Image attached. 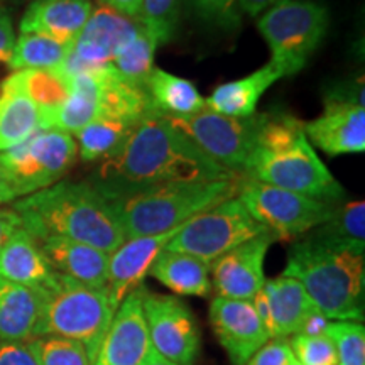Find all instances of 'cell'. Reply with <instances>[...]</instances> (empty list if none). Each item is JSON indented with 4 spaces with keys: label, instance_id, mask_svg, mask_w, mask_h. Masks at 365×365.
I'll use <instances>...</instances> for the list:
<instances>
[{
    "label": "cell",
    "instance_id": "obj_1",
    "mask_svg": "<svg viewBox=\"0 0 365 365\" xmlns=\"http://www.w3.org/2000/svg\"><path fill=\"white\" fill-rule=\"evenodd\" d=\"M240 175L213 161L161 112L150 110L117 153L100 163L90 182L107 198L190 181L234 180Z\"/></svg>",
    "mask_w": 365,
    "mask_h": 365
},
{
    "label": "cell",
    "instance_id": "obj_2",
    "mask_svg": "<svg viewBox=\"0 0 365 365\" xmlns=\"http://www.w3.org/2000/svg\"><path fill=\"white\" fill-rule=\"evenodd\" d=\"M34 239L61 237L93 245L112 254L124 244L125 234L115 210L100 191L86 182L58 181L12 207Z\"/></svg>",
    "mask_w": 365,
    "mask_h": 365
},
{
    "label": "cell",
    "instance_id": "obj_3",
    "mask_svg": "<svg viewBox=\"0 0 365 365\" xmlns=\"http://www.w3.org/2000/svg\"><path fill=\"white\" fill-rule=\"evenodd\" d=\"M242 176L325 203L345 200V190L308 140L304 122L281 110L264 112L257 145Z\"/></svg>",
    "mask_w": 365,
    "mask_h": 365
},
{
    "label": "cell",
    "instance_id": "obj_4",
    "mask_svg": "<svg viewBox=\"0 0 365 365\" xmlns=\"http://www.w3.org/2000/svg\"><path fill=\"white\" fill-rule=\"evenodd\" d=\"M282 274L298 279L328 319L364 323V252L331 247L304 237L291 247Z\"/></svg>",
    "mask_w": 365,
    "mask_h": 365
},
{
    "label": "cell",
    "instance_id": "obj_5",
    "mask_svg": "<svg viewBox=\"0 0 365 365\" xmlns=\"http://www.w3.org/2000/svg\"><path fill=\"white\" fill-rule=\"evenodd\" d=\"M242 176L220 181L170 182L105 198L112 203L125 239L163 234L205 210L239 195Z\"/></svg>",
    "mask_w": 365,
    "mask_h": 365
},
{
    "label": "cell",
    "instance_id": "obj_6",
    "mask_svg": "<svg viewBox=\"0 0 365 365\" xmlns=\"http://www.w3.org/2000/svg\"><path fill=\"white\" fill-rule=\"evenodd\" d=\"M36 293L39 319L34 336L53 335L80 341L93 362L115 314L107 287L86 286L56 272Z\"/></svg>",
    "mask_w": 365,
    "mask_h": 365
},
{
    "label": "cell",
    "instance_id": "obj_7",
    "mask_svg": "<svg viewBox=\"0 0 365 365\" xmlns=\"http://www.w3.org/2000/svg\"><path fill=\"white\" fill-rule=\"evenodd\" d=\"M330 27V14L312 0H277L257 17V29L271 49V65L282 78L294 76L309 59Z\"/></svg>",
    "mask_w": 365,
    "mask_h": 365
},
{
    "label": "cell",
    "instance_id": "obj_8",
    "mask_svg": "<svg viewBox=\"0 0 365 365\" xmlns=\"http://www.w3.org/2000/svg\"><path fill=\"white\" fill-rule=\"evenodd\" d=\"M76 154L78 145L71 134L38 129L0 153V168L17 200L56 185L73 166Z\"/></svg>",
    "mask_w": 365,
    "mask_h": 365
},
{
    "label": "cell",
    "instance_id": "obj_9",
    "mask_svg": "<svg viewBox=\"0 0 365 365\" xmlns=\"http://www.w3.org/2000/svg\"><path fill=\"white\" fill-rule=\"evenodd\" d=\"M267 232L237 196L190 218L166 245V250L193 255L212 264L228 250Z\"/></svg>",
    "mask_w": 365,
    "mask_h": 365
},
{
    "label": "cell",
    "instance_id": "obj_10",
    "mask_svg": "<svg viewBox=\"0 0 365 365\" xmlns=\"http://www.w3.org/2000/svg\"><path fill=\"white\" fill-rule=\"evenodd\" d=\"M237 198L277 240L294 239L322 225L335 205L242 176Z\"/></svg>",
    "mask_w": 365,
    "mask_h": 365
},
{
    "label": "cell",
    "instance_id": "obj_11",
    "mask_svg": "<svg viewBox=\"0 0 365 365\" xmlns=\"http://www.w3.org/2000/svg\"><path fill=\"white\" fill-rule=\"evenodd\" d=\"M166 118L213 161L242 176L245 164L257 145L264 113H254L250 117H227L205 107L193 115H166Z\"/></svg>",
    "mask_w": 365,
    "mask_h": 365
},
{
    "label": "cell",
    "instance_id": "obj_12",
    "mask_svg": "<svg viewBox=\"0 0 365 365\" xmlns=\"http://www.w3.org/2000/svg\"><path fill=\"white\" fill-rule=\"evenodd\" d=\"M140 27V21L105 6L93 9L78 38L71 44L66 59L56 70L63 76L107 70L117 54L135 38Z\"/></svg>",
    "mask_w": 365,
    "mask_h": 365
},
{
    "label": "cell",
    "instance_id": "obj_13",
    "mask_svg": "<svg viewBox=\"0 0 365 365\" xmlns=\"http://www.w3.org/2000/svg\"><path fill=\"white\" fill-rule=\"evenodd\" d=\"M144 314L153 349L178 365H193L200 354L202 333L188 304L176 296L148 291Z\"/></svg>",
    "mask_w": 365,
    "mask_h": 365
},
{
    "label": "cell",
    "instance_id": "obj_14",
    "mask_svg": "<svg viewBox=\"0 0 365 365\" xmlns=\"http://www.w3.org/2000/svg\"><path fill=\"white\" fill-rule=\"evenodd\" d=\"M144 284L127 294L113 314L91 365H144L153 352L144 314Z\"/></svg>",
    "mask_w": 365,
    "mask_h": 365
},
{
    "label": "cell",
    "instance_id": "obj_15",
    "mask_svg": "<svg viewBox=\"0 0 365 365\" xmlns=\"http://www.w3.org/2000/svg\"><path fill=\"white\" fill-rule=\"evenodd\" d=\"M277 239L271 232L254 237L239 247L228 250L210 264L212 287L217 296L230 299H252L264 286V262L271 245Z\"/></svg>",
    "mask_w": 365,
    "mask_h": 365
},
{
    "label": "cell",
    "instance_id": "obj_16",
    "mask_svg": "<svg viewBox=\"0 0 365 365\" xmlns=\"http://www.w3.org/2000/svg\"><path fill=\"white\" fill-rule=\"evenodd\" d=\"M210 325L232 365H245L269 340L250 299L217 296L210 304Z\"/></svg>",
    "mask_w": 365,
    "mask_h": 365
},
{
    "label": "cell",
    "instance_id": "obj_17",
    "mask_svg": "<svg viewBox=\"0 0 365 365\" xmlns=\"http://www.w3.org/2000/svg\"><path fill=\"white\" fill-rule=\"evenodd\" d=\"M182 225L163 232V234L125 239L124 244L118 245L110 254L107 286L105 287H107L108 298H110L115 312L127 294H130L132 291L144 284L145 276H149L150 267L156 262L159 254L166 249V245L181 230Z\"/></svg>",
    "mask_w": 365,
    "mask_h": 365
},
{
    "label": "cell",
    "instance_id": "obj_18",
    "mask_svg": "<svg viewBox=\"0 0 365 365\" xmlns=\"http://www.w3.org/2000/svg\"><path fill=\"white\" fill-rule=\"evenodd\" d=\"M308 140L328 156L365 150V107L328 95L322 115L304 124Z\"/></svg>",
    "mask_w": 365,
    "mask_h": 365
},
{
    "label": "cell",
    "instance_id": "obj_19",
    "mask_svg": "<svg viewBox=\"0 0 365 365\" xmlns=\"http://www.w3.org/2000/svg\"><path fill=\"white\" fill-rule=\"evenodd\" d=\"M108 68L98 73H80V75L65 76L70 86V95L58 108L39 115L41 129L76 134L90 122L97 120L102 110V93Z\"/></svg>",
    "mask_w": 365,
    "mask_h": 365
},
{
    "label": "cell",
    "instance_id": "obj_20",
    "mask_svg": "<svg viewBox=\"0 0 365 365\" xmlns=\"http://www.w3.org/2000/svg\"><path fill=\"white\" fill-rule=\"evenodd\" d=\"M93 9L91 0H34L21 19V34H41L73 44Z\"/></svg>",
    "mask_w": 365,
    "mask_h": 365
},
{
    "label": "cell",
    "instance_id": "obj_21",
    "mask_svg": "<svg viewBox=\"0 0 365 365\" xmlns=\"http://www.w3.org/2000/svg\"><path fill=\"white\" fill-rule=\"evenodd\" d=\"M36 240L53 271L91 287L107 286L110 254L83 242L61 237H44Z\"/></svg>",
    "mask_w": 365,
    "mask_h": 365
},
{
    "label": "cell",
    "instance_id": "obj_22",
    "mask_svg": "<svg viewBox=\"0 0 365 365\" xmlns=\"http://www.w3.org/2000/svg\"><path fill=\"white\" fill-rule=\"evenodd\" d=\"M56 271L46 261L38 240L26 228H17L0 249V279L39 289Z\"/></svg>",
    "mask_w": 365,
    "mask_h": 365
},
{
    "label": "cell",
    "instance_id": "obj_23",
    "mask_svg": "<svg viewBox=\"0 0 365 365\" xmlns=\"http://www.w3.org/2000/svg\"><path fill=\"white\" fill-rule=\"evenodd\" d=\"M281 78L279 70L267 63L244 78L217 86L205 100V107L227 117H250L255 113L262 95Z\"/></svg>",
    "mask_w": 365,
    "mask_h": 365
},
{
    "label": "cell",
    "instance_id": "obj_24",
    "mask_svg": "<svg viewBox=\"0 0 365 365\" xmlns=\"http://www.w3.org/2000/svg\"><path fill=\"white\" fill-rule=\"evenodd\" d=\"M264 291L271 304L276 339H287V336L296 335L304 319L312 313L318 312L303 284L286 274L266 279Z\"/></svg>",
    "mask_w": 365,
    "mask_h": 365
},
{
    "label": "cell",
    "instance_id": "obj_25",
    "mask_svg": "<svg viewBox=\"0 0 365 365\" xmlns=\"http://www.w3.org/2000/svg\"><path fill=\"white\" fill-rule=\"evenodd\" d=\"M149 276L178 296L207 298L212 293L210 264L188 254L164 249L150 267Z\"/></svg>",
    "mask_w": 365,
    "mask_h": 365
},
{
    "label": "cell",
    "instance_id": "obj_26",
    "mask_svg": "<svg viewBox=\"0 0 365 365\" xmlns=\"http://www.w3.org/2000/svg\"><path fill=\"white\" fill-rule=\"evenodd\" d=\"M38 319L39 296L36 289L0 279V340L34 339Z\"/></svg>",
    "mask_w": 365,
    "mask_h": 365
},
{
    "label": "cell",
    "instance_id": "obj_27",
    "mask_svg": "<svg viewBox=\"0 0 365 365\" xmlns=\"http://www.w3.org/2000/svg\"><path fill=\"white\" fill-rule=\"evenodd\" d=\"M145 91L153 110L161 112L164 115L188 117L205 108V98L193 81L173 75L161 68H154L150 71Z\"/></svg>",
    "mask_w": 365,
    "mask_h": 365
},
{
    "label": "cell",
    "instance_id": "obj_28",
    "mask_svg": "<svg viewBox=\"0 0 365 365\" xmlns=\"http://www.w3.org/2000/svg\"><path fill=\"white\" fill-rule=\"evenodd\" d=\"M308 239L364 252L365 250V202H340L333 207L331 215L322 225L308 232Z\"/></svg>",
    "mask_w": 365,
    "mask_h": 365
},
{
    "label": "cell",
    "instance_id": "obj_29",
    "mask_svg": "<svg viewBox=\"0 0 365 365\" xmlns=\"http://www.w3.org/2000/svg\"><path fill=\"white\" fill-rule=\"evenodd\" d=\"M0 90H11L24 95L38 107L39 115L58 108L70 95L68 80L54 70H19L0 85Z\"/></svg>",
    "mask_w": 365,
    "mask_h": 365
},
{
    "label": "cell",
    "instance_id": "obj_30",
    "mask_svg": "<svg viewBox=\"0 0 365 365\" xmlns=\"http://www.w3.org/2000/svg\"><path fill=\"white\" fill-rule=\"evenodd\" d=\"M137 122L100 117L76 132L78 153L85 163H102L125 143Z\"/></svg>",
    "mask_w": 365,
    "mask_h": 365
},
{
    "label": "cell",
    "instance_id": "obj_31",
    "mask_svg": "<svg viewBox=\"0 0 365 365\" xmlns=\"http://www.w3.org/2000/svg\"><path fill=\"white\" fill-rule=\"evenodd\" d=\"M41 129L38 107L24 95L0 90V153Z\"/></svg>",
    "mask_w": 365,
    "mask_h": 365
},
{
    "label": "cell",
    "instance_id": "obj_32",
    "mask_svg": "<svg viewBox=\"0 0 365 365\" xmlns=\"http://www.w3.org/2000/svg\"><path fill=\"white\" fill-rule=\"evenodd\" d=\"M71 44L41 34H21L14 46L9 66L19 70H54L65 61Z\"/></svg>",
    "mask_w": 365,
    "mask_h": 365
},
{
    "label": "cell",
    "instance_id": "obj_33",
    "mask_svg": "<svg viewBox=\"0 0 365 365\" xmlns=\"http://www.w3.org/2000/svg\"><path fill=\"white\" fill-rule=\"evenodd\" d=\"M158 48L156 38L143 26L135 38L112 61L113 75L127 83L145 88L150 71L154 70V54Z\"/></svg>",
    "mask_w": 365,
    "mask_h": 365
},
{
    "label": "cell",
    "instance_id": "obj_34",
    "mask_svg": "<svg viewBox=\"0 0 365 365\" xmlns=\"http://www.w3.org/2000/svg\"><path fill=\"white\" fill-rule=\"evenodd\" d=\"M39 365H91L88 352L80 341L65 336H34L26 341Z\"/></svg>",
    "mask_w": 365,
    "mask_h": 365
},
{
    "label": "cell",
    "instance_id": "obj_35",
    "mask_svg": "<svg viewBox=\"0 0 365 365\" xmlns=\"http://www.w3.org/2000/svg\"><path fill=\"white\" fill-rule=\"evenodd\" d=\"M180 16L181 0H143L139 21L161 46L175 38Z\"/></svg>",
    "mask_w": 365,
    "mask_h": 365
},
{
    "label": "cell",
    "instance_id": "obj_36",
    "mask_svg": "<svg viewBox=\"0 0 365 365\" xmlns=\"http://www.w3.org/2000/svg\"><path fill=\"white\" fill-rule=\"evenodd\" d=\"M325 333L336 352V365H365V327L357 322H330Z\"/></svg>",
    "mask_w": 365,
    "mask_h": 365
},
{
    "label": "cell",
    "instance_id": "obj_37",
    "mask_svg": "<svg viewBox=\"0 0 365 365\" xmlns=\"http://www.w3.org/2000/svg\"><path fill=\"white\" fill-rule=\"evenodd\" d=\"M191 11L205 24L223 31H235L242 24L239 0H188Z\"/></svg>",
    "mask_w": 365,
    "mask_h": 365
},
{
    "label": "cell",
    "instance_id": "obj_38",
    "mask_svg": "<svg viewBox=\"0 0 365 365\" xmlns=\"http://www.w3.org/2000/svg\"><path fill=\"white\" fill-rule=\"evenodd\" d=\"M294 359L303 365H336L335 345L327 333L318 336L293 335L289 341Z\"/></svg>",
    "mask_w": 365,
    "mask_h": 365
},
{
    "label": "cell",
    "instance_id": "obj_39",
    "mask_svg": "<svg viewBox=\"0 0 365 365\" xmlns=\"http://www.w3.org/2000/svg\"><path fill=\"white\" fill-rule=\"evenodd\" d=\"M293 357L289 340L269 339L245 365H287Z\"/></svg>",
    "mask_w": 365,
    "mask_h": 365
},
{
    "label": "cell",
    "instance_id": "obj_40",
    "mask_svg": "<svg viewBox=\"0 0 365 365\" xmlns=\"http://www.w3.org/2000/svg\"><path fill=\"white\" fill-rule=\"evenodd\" d=\"M0 365H39L26 341L0 340Z\"/></svg>",
    "mask_w": 365,
    "mask_h": 365
},
{
    "label": "cell",
    "instance_id": "obj_41",
    "mask_svg": "<svg viewBox=\"0 0 365 365\" xmlns=\"http://www.w3.org/2000/svg\"><path fill=\"white\" fill-rule=\"evenodd\" d=\"M14 46H16V34H14L12 19L6 9L0 7V63L9 65Z\"/></svg>",
    "mask_w": 365,
    "mask_h": 365
},
{
    "label": "cell",
    "instance_id": "obj_42",
    "mask_svg": "<svg viewBox=\"0 0 365 365\" xmlns=\"http://www.w3.org/2000/svg\"><path fill=\"white\" fill-rule=\"evenodd\" d=\"M250 301H252L255 313H257L259 319H261L264 328H266L269 339H276V328H274L271 304H269V298H267L266 291H264V286L257 291V293H255V296Z\"/></svg>",
    "mask_w": 365,
    "mask_h": 365
},
{
    "label": "cell",
    "instance_id": "obj_43",
    "mask_svg": "<svg viewBox=\"0 0 365 365\" xmlns=\"http://www.w3.org/2000/svg\"><path fill=\"white\" fill-rule=\"evenodd\" d=\"M21 227V218L12 208H0V249Z\"/></svg>",
    "mask_w": 365,
    "mask_h": 365
},
{
    "label": "cell",
    "instance_id": "obj_44",
    "mask_svg": "<svg viewBox=\"0 0 365 365\" xmlns=\"http://www.w3.org/2000/svg\"><path fill=\"white\" fill-rule=\"evenodd\" d=\"M331 319H328L325 314H322L319 312H314L309 314V317L304 319V323L301 325L299 331L296 333V335H301V336H318V335H323L327 330V327L330 325Z\"/></svg>",
    "mask_w": 365,
    "mask_h": 365
},
{
    "label": "cell",
    "instance_id": "obj_45",
    "mask_svg": "<svg viewBox=\"0 0 365 365\" xmlns=\"http://www.w3.org/2000/svg\"><path fill=\"white\" fill-rule=\"evenodd\" d=\"M100 2H102V6L112 9L122 16L139 21L143 0H100Z\"/></svg>",
    "mask_w": 365,
    "mask_h": 365
},
{
    "label": "cell",
    "instance_id": "obj_46",
    "mask_svg": "<svg viewBox=\"0 0 365 365\" xmlns=\"http://www.w3.org/2000/svg\"><path fill=\"white\" fill-rule=\"evenodd\" d=\"M276 0H239L242 14L249 17H259L261 14L272 6Z\"/></svg>",
    "mask_w": 365,
    "mask_h": 365
},
{
    "label": "cell",
    "instance_id": "obj_47",
    "mask_svg": "<svg viewBox=\"0 0 365 365\" xmlns=\"http://www.w3.org/2000/svg\"><path fill=\"white\" fill-rule=\"evenodd\" d=\"M14 200H16V196H14L11 186H9L6 180V175H4L2 168H0V205L11 203Z\"/></svg>",
    "mask_w": 365,
    "mask_h": 365
},
{
    "label": "cell",
    "instance_id": "obj_48",
    "mask_svg": "<svg viewBox=\"0 0 365 365\" xmlns=\"http://www.w3.org/2000/svg\"><path fill=\"white\" fill-rule=\"evenodd\" d=\"M144 365H178V364L171 362V360H168V359H164L163 355H159L156 352V350H153V352L149 354L148 360L144 362Z\"/></svg>",
    "mask_w": 365,
    "mask_h": 365
},
{
    "label": "cell",
    "instance_id": "obj_49",
    "mask_svg": "<svg viewBox=\"0 0 365 365\" xmlns=\"http://www.w3.org/2000/svg\"><path fill=\"white\" fill-rule=\"evenodd\" d=\"M24 2V0H0V7L6 9V6H9V4H21Z\"/></svg>",
    "mask_w": 365,
    "mask_h": 365
},
{
    "label": "cell",
    "instance_id": "obj_50",
    "mask_svg": "<svg viewBox=\"0 0 365 365\" xmlns=\"http://www.w3.org/2000/svg\"><path fill=\"white\" fill-rule=\"evenodd\" d=\"M287 365H303V364H299V362H298V360H296V359L293 357V360H291V362H289V364H287Z\"/></svg>",
    "mask_w": 365,
    "mask_h": 365
},
{
    "label": "cell",
    "instance_id": "obj_51",
    "mask_svg": "<svg viewBox=\"0 0 365 365\" xmlns=\"http://www.w3.org/2000/svg\"><path fill=\"white\" fill-rule=\"evenodd\" d=\"M276 2H277V0H276Z\"/></svg>",
    "mask_w": 365,
    "mask_h": 365
}]
</instances>
